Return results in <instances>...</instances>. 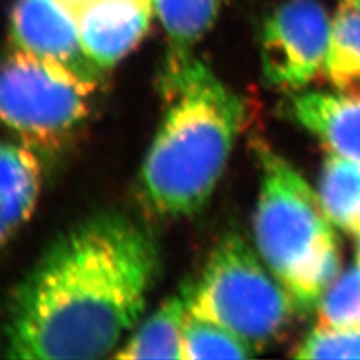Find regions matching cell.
<instances>
[{"label":"cell","mask_w":360,"mask_h":360,"mask_svg":"<svg viewBox=\"0 0 360 360\" xmlns=\"http://www.w3.org/2000/svg\"><path fill=\"white\" fill-rule=\"evenodd\" d=\"M319 194L332 222L360 236V162L330 155L324 162Z\"/></svg>","instance_id":"12"},{"label":"cell","mask_w":360,"mask_h":360,"mask_svg":"<svg viewBox=\"0 0 360 360\" xmlns=\"http://www.w3.org/2000/svg\"><path fill=\"white\" fill-rule=\"evenodd\" d=\"M222 0H152L170 39V51H193L215 25Z\"/></svg>","instance_id":"14"},{"label":"cell","mask_w":360,"mask_h":360,"mask_svg":"<svg viewBox=\"0 0 360 360\" xmlns=\"http://www.w3.org/2000/svg\"><path fill=\"white\" fill-rule=\"evenodd\" d=\"M319 328L360 330V263L336 276L319 300Z\"/></svg>","instance_id":"16"},{"label":"cell","mask_w":360,"mask_h":360,"mask_svg":"<svg viewBox=\"0 0 360 360\" xmlns=\"http://www.w3.org/2000/svg\"><path fill=\"white\" fill-rule=\"evenodd\" d=\"M152 11V4L141 0H90L78 11L83 50L98 70H111L137 47Z\"/></svg>","instance_id":"8"},{"label":"cell","mask_w":360,"mask_h":360,"mask_svg":"<svg viewBox=\"0 0 360 360\" xmlns=\"http://www.w3.org/2000/svg\"><path fill=\"white\" fill-rule=\"evenodd\" d=\"M323 75L340 92L360 95V11L341 6L332 20Z\"/></svg>","instance_id":"13"},{"label":"cell","mask_w":360,"mask_h":360,"mask_svg":"<svg viewBox=\"0 0 360 360\" xmlns=\"http://www.w3.org/2000/svg\"><path fill=\"white\" fill-rule=\"evenodd\" d=\"M297 359H360V330L315 328L291 353Z\"/></svg>","instance_id":"17"},{"label":"cell","mask_w":360,"mask_h":360,"mask_svg":"<svg viewBox=\"0 0 360 360\" xmlns=\"http://www.w3.org/2000/svg\"><path fill=\"white\" fill-rule=\"evenodd\" d=\"M60 2L63 4V5H66L68 8H70L72 13H78V11H80L84 5H87L90 0H60Z\"/></svg>","instance_id":"18"},{"label":"cell","mask_w":360,"mask_h":360,"mask_svg":"<svg viewBox=\"0 0 360 360\" xmlns=\"http://www.w3.org/2000/svg\"><path fill=\"white\" fill-rule=\"evenodd\" d=\"M41 185L42 165L33 149L0 141V248L30 218Z\"/></svg>","instance_id":"10"},{"label":"cell","mask_w":360,"mask_h":360,"mask_svg":"<svg viewBox=\"0 0 360 360\" xmlns=\"http://www.w3.org/2000/svg\"><path fill=\"white\" fill-rule=\"evenodd\" d=\"M141 2H149V4H152V0H141Z\"/></svg>","instance_id":"21"},{"label":"cell","mask_w":360,"mask_h":360,"mask_svg":"<svg viewBox=\"0 0 360 360\" xmlns=\"http://www.w3.org/2000/svg\"><path fill=\"white\" fill-rule=\"evenodd\" d=\"M188 305L184 291L170 299L134 330L117 359H182Z\"/></svg>","instance_id":"11"},{"label":"cell","mask_w":360,"mask_h":360,"mask_svg":"<svg viewBox=\"0 0 360 360\" xmlns=\"http://www.w3.org/2000/svg\"><path fill=\"white\" fill-rule=\"evenodd\" d=\"M182 291L188 312L218 323L255 350L275 341L300 311L260 254L238 233L224 236L200 278Z\"/></svg>","instance_id":"4"},{"label":"cell","mask_w":360,"mask_h":360,"mask_svg":"<svg viewBox=\"0 0 360 360\" xmlns=\"http://www.w3.org/2000/svg\"><path fill=\"white\" fill-rule=\"evenodd\" d=\"M255 348L218 323L188 312L184 328V360L248 359Z\"/></svg>","instance_id":"15"},{"label":"cell","mask_w":360,"mask_h":360,"mask_svg":"<svg viewBox=\"0 0 360 360\" xmlns=\"http://www.w3.org/2000/svg\"><path fill=\"white\" fill-rule=\"evenodd\" d=\"M262 184L254 212L257 251L300 311L317 307L338 276L340 246L320 194L283 156L258 152Z\"/></svg>","instance_id":"3"},{"label":"cell","mask_w":360,"mask_h":360,"mask_svg":"<svg viewBox=\"0 0 360 360\" xmlns=\"http://www.w3.org/2000/svg\"><path fill=\"white\" fill-rule=\"evenodd\" d=\"M160 250L117 212L86 218L54 239L9 299L2 348L9 359L110 354L141 319Z\"/></svg>","instance_id":"1"},{"label":"cell","mask_w":360,"mask_h":360,"mask_svg":"<svg viewBox=\"0 0 360 360\" xmlns=\"http://www.w3.org/2000/svg\"><path fill=\"white\" fill-rule=\"evenodd\" d=\"M14 50L59 63L99 84L103 71L83 50L77 14L60 0H15L9 17Z\"/></svg>","instance_id":"7"},{"label":"cell","mask_w":360,"mask_h":360,"mask_svg":"<svg viewBox=\"0 0 360 360\" xmlns=\"http://www.w3.org/2000/svg\"><path fill=\"white\" fill-rule=\"evenodd\" d=\"M357 239H359V240H357V242H359V245H357V262L360 263V236H359Z\"/></svg>","instance_id":"20"},{"label":"cell","mask_w":360,"mask_h":360,"mask_svg":"<svg viewBox=\"0 0 360 360\" xmlns=\"http://www.w3.org/2000/svg\"><path fill=\"white\" fill-rule=\"evenodd\" d=\"M340 4H341V6L360 11V0H340Z\"/></svg>","instance_id":"19"},{"label":"cell","mask_w":360,"mask_h":360,"mask_svg":"<svg viewBox=\"0 0 360 360\" xmlns=\"http://www.w3.org/2000/svg\"><path fill=\"white\" fill-rule=\"evenodd\" d=\"M287 108L330 155L360 162V95L311 90L296 94Z\"/></svg>","instance_id":"9"},{"label":"cell","mask_w":360,"mask_h":360,"mask_svg":"<svg viewBox=\"0 0 360 360\" xmlns=\"http://www.w3.org/2000/svg\"><path fill=\"white\" fill-rule=\"evenodd\" d=\"M98 84L14 50L0 60V122L32 149L58 150L82 129Z\"/></svg>","instance_id":"5"},{"label":"cell","mask_w":360,"mask_h":360,"mask_svg":"<svg viewBox=\"0 0 360 360\" xmlns=\"http://www.w3.org/2000/svg\"><path fill=\"white\" fill-rule=\"evenodd\" d=\"M332 20L319 0H288L264 22L262 65L267 83L299 92L324 74Z\"/></svg>","instance_id":"6"},{"label":"cell","mask_w":360,"mask_h":360,"mask_svg":"<svg viewBox=\"0 0 360 360\" xmlns=\"http://www.w3.org/2000/svg\"><path fill=\"white\" fill-rule=\"evenodd\" d=\"M167 110L144 158L140 193L161 218L194 215L215 191L245 119L242 98L194 51H170L161 72Z\"/></svg>","instance_id":"2"}]
</instances>
